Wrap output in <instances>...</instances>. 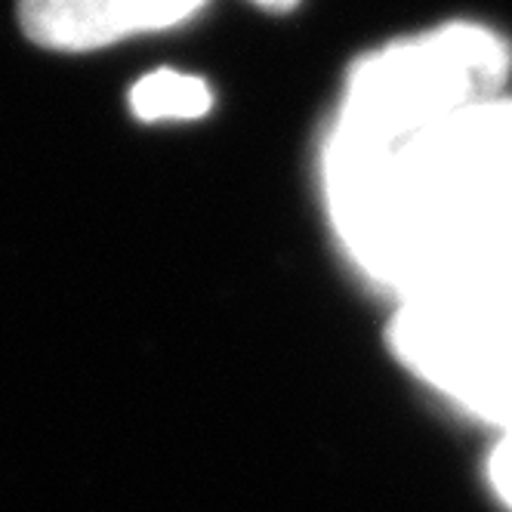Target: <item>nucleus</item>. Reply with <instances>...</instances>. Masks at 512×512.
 <instances>
[{"label":"nucleus","mask_w":512,"mask_h":512,"mask_svg":"<svg viewBox=\"0 0 512 512\" xmlns=\"http://www.w3.org/2000/svg\"><path fill=\"white\" fill-rule=\"evenodd\" d=\"M321 167L346 253L398 300L512 238V99H485L398 133L334 121Z\"/></svg>","instance_id":"obj_1"},{"label":"nucleus","mask_w":512,"mask_h":512,"mask_svg":"<svg viewBox=\"0 0 512 512\" xmlns=\"http://www.w3.org/2000/svg\"><path fill=\"white\" fill-rule=\"evenodd\" d=\"M509 50L482 25H448L364 56L349 75L337 124L398 133L497 99Z\"/></svg>","instance_id":"obj_2"},{"label":"nucleus","mask_w":512,"mask_h":512,"mask_svg":"<svg viewBox=\"0 0 512 512\" xmlns=\"http://www.w3.org/2000/svg\"><path fill=\"white\" fill-rule=\"evenodd\" d=\"M392 349L466 411L512 426V290L448 284L401 300Z\"/></svg>","instance_id":"obj_3"},{"label":"nucleus","mask_w":512,"mask_h":512,"mask_svg":"<svg viewBox=\"0 0 512 512\" xmlns=\"http://www.w3.org/2000/svg\"><path fill=\"white\" fill-rule=\"evenodd\" d=\"M204 0H19L25 34L50 50H96L186 22Z\"/></svg>","instance_id":"obj_4"},{"label":"nucleus","mask_w":512,"mask_h":512,"mask_svg":"<svg viewBox=\"0 0 512 512\" xmlns=\"http://www.w3.org/2000/svg\"><path fill=\"white\" fill-rule=\"evenodd\" d=\"M210 105L213 93L201 78L170 68L139 78L130 90V108L139 121H195L210 112Z\"/></svg>","instance_id":"obj_5"},{"label":"nucleus","mask_w":512,"mask_h":512,"mask_svg":"<svg viewBox=\"0 0 512 512\" xmlns=\"http://www.w3.org/2000/svg\"><path fill=\"white\" fill-rule=\"evenodd\" d=\"M491 485L497 497L512 509V426L503 429V438L491 454Z\"/></svg>","instance_id":"obj_6"},{"label":"nucleus","mask_w":512,"mask_h":512,"mask_svg":"<svg viewBox=\"0 0 512 512\" xmlns=\"http://www.w3.org/2000/svg\"><path fill=\"white\" fill-rule=\"evenodd\" d=\"M260 7H266V10H278V13H284V10H290V7H297V0H256Z\"/></svg>","instance_id":"obj_7"}]
</instances>
